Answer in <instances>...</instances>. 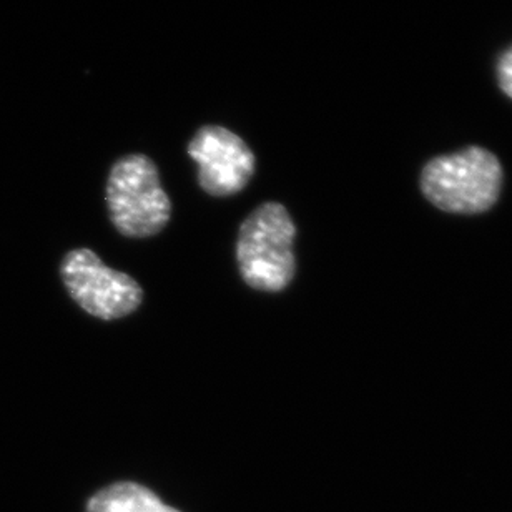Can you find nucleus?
I'll return each mask as SVG.
<instances>
[{"instance_id":"nucleus-6","label":"nucleus","mask_w":512,"mask_h":512,"mask_svg":"<svg viewBox=\"0 0 512 512\" xmlns=\"http://www.w3.org/2000/svg\"><path fill=\"white\" fill-rule=\"evenodd\" d=\"M87 512H180L137 483H115L100 489L87 503Z\"/></svg>"},{"instance_id":"nucleus-2","label":"nucleus","mask_w":512,"mask_h":512,"mask_svg":"<svg viewBox=\"0 0 512 512\" xmlns=\"http://www.w3.org/2000/svg\"><path fill=\"white\" fill-rule=\"evenodd\" d=\"M295 238V223L281 203L255 208L238 233L237 261L245 283L268 293L285 290L295 278Z\"/></svg>"},{"instance_id":"nucleus-7","label":"nucleus","mask_w":512,"mask_h":512,"mask_svg":"<svg viewBox=\"0 0 512 512\" xmlns=\"http://www.w3.org/2000/svg\"><path fill=\"white\" fill-rule=\"evenodd\" d=\"M496 75H498L499 87L509 99H512V45L499 57Z\"/></svg>"},{"instance_id":"nucleus-1","label":"nucleus","mask_w":512,"mask_h":512,"mask_svg":"<svg viewBox=\"0 0 512 512\" xmlns=\"http://www.w3.org/2000/svg\"><path fill=\"white\" fill-rule=\"evenodd\" d=\"M503 178V167L493 152L466 147L429 160L421 172V192L443 212L478 215L496 205Z\"/></svg>"},{"instance_id":"nucleus-4","label":"nucleus","mask_w":512,"mask_h":512,"mask_svg":"<svg viewBox=\"0 0 512 512\" xmlns=\"http://www.w3.org/2000/svg\"><path fill=\"white\" fill-rule=\"evenodd\" d=\"M60 276L75 303L99 320H120L142 305V286L127 273L105 266L89 248L67 253Z\"/></svg>"},{"instance_id":"nucleus-3","label":"nucleus","mask_w":512,"mask_h":512,"mask_svg":"<svg viewBox=\"0 0 512 512\" xmlns=\"http://www.w3.org/2000/svg\"><path fill=\"white\" fill-rule=\"evenodd\" d=\"M110 220L124 237L147 238L162 232L172 215L152 158L132 153L114 163L107 180Z\"/></svg>"},{"instance_id":"nucleus-5","label":"nucleus","mask_w":512,"mask_h":512,"mask_svg":"<svg viewBox=\"0 0 512 512\" xmlns=\"http://www.w3.org/2000/svg\"><path fill=\"white\" fill-rule=\"evenodd\" d=\"M188 155L198 167V183L212 197L242 192L255 173L256 158L242 137L220 125H205L193 135Z\"/></svg>"}]
</instances>
